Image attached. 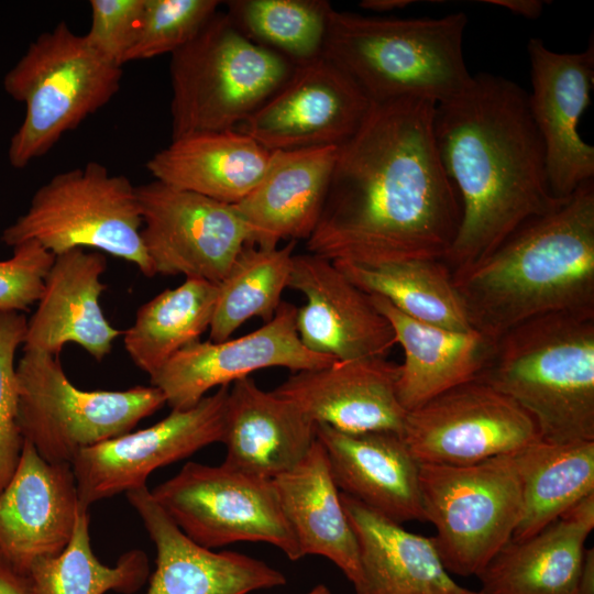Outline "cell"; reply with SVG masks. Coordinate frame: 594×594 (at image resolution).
<instances>
[{
	"mask_svg": "<svg viewBox=\"0 0 594 594\" xmlns=\"http://www.w3.org/2000/svg\"><path fill=\"white\" fill-rule=\"evenodd\" d=\"M369 295L387 299L408 317L449 330H471L452 272L443 260L415 258L378 265L332 262Z\"/></svg>",
	"mask_w": 594,
	"mask_h": 594,
	"instance_id": "cell-33",
	"label": "cell"
},
{
	"mask_svg": "<svg viewBox=\"0 0 594 594\" xmlns=\"http://www.w3.org/2000/svg\"><path fill=\"white\" fill-rule=\"evenodd\" d=\"M156 549V568L145 594H249L287 583L262 560L217 552L189 539L153 498L147 486L125 493Z\"/></svg>",
	"mask_w": 594,
	"mask_h": 594,
	"instance_id": "cell-21",
	"label": "cell"
},
{
	"mask_svg": "<svg viewBox=\"0 0 594 594\" xmlns=\"http://www.w3.org/2000/svg\"><path fill=\"white\" fill-rule=\"evenodd\" d=\"M398 365L385 356L334 361L293 373L274 392L315 424L346 433L403 436L407 410L397 397Z\"/></svg>",
	"mask_w": 594,
	"mask_h": 594,
	"instance_id": "cell-20",
	"label": "cell"
},
{
	"mask_svg": "<svg viewBox=\"0 0 594 594\" xmlns=\"http://www.w3.org/2000/svg\"><path fill=\"white\" fill-rule=\"evenodd\" d=\"M338 146L272 151L255 188L233 205L249 232V244L278 246L308 240L327 197Z\"/></svg>",
	"mask_w": 594,
	"mask_h": 594,
	"instance_id": "cell-24",
	"label": "cell"
},
{
	"mask_svg": "<svg viewBox=\"0 0 594 594\" xmlns=\"http://www.w3.org/2000/svg\"><path fill=\"white\" fill-rule=\"evenodd\" d=\"M227 14L251 41L295 66L323 55L332 4L326 0H230Z\"/></svg>",
	"mask_w": 594,
	"mask_h": 594,
	"instance_id": "cell-36",
	"label": "cell"
},
{
	"mask_svg": "<svg viewBox=\"0 0 594 594\" xmlns=\"http://www.w3.org/2000/svg\"><path fill=\"white\" fill-rule=\"evenodd\" d=\"M341 493L397 524L426 521L419 486L420 464L403 436L394 432L346 433L316 424Z\"/></svg>",
	"mask_w": 594,
	"mask_h": 594,
	"instance_id": "cell-23",
	"label": "cell"
},
{
	"mask_svg": "<svg viewBox=\"0 0 594 594\" xmlns=\"http://www.w3.org/2000/svg\"><path fill=\"white\" fill-rule=\"evenodd\" d=\"M272 481L302 558H327L354 585L360 576L358 541L320 442L316 439L301 462Z\"/></svg>",
	"mask_w": 594,
	"mask_h": 594,
	"instance_id": "cell-30",
	"label": "cell"
},
{
	"mask_svg": "<svg viewBox=\"0 0 594 594\" xmlns=\"http://www.w3.org/2000/svg\"><path fill=\"white\" fill-rule=\"evenodd\" d=\"M16 378L21 436L52 463L72 465L80 451L132 431L166 404L152 385L80 389L65 374L58 356L40 351L23 350Z\"/></svg>",
	"mask_w": 594,
	"mask_h": 594,
	"instance_id": "cell-9",
	"label": "cell"
},
{
	"mask_svg": "<svg viewBox=\"0 0 594 594\" xmlns=\"http://www.w3.org/2000/svg\"><path fill=\"white\" fill-rule=\"evenodd\" d=\"M452 277L471 328L494 340L540 316L594 315V182Z\"/></svg>",
	"mask_w": 594,
	"mask_h": 594,
	"instance_id": "cell-3",
	"label": "cell"
},
{
	"mask_svg": "<svg viewBox=\"0 0 594 594\" xmlns=\"http://www.w3.org/2000/svg\"><path fill=\"white\" fill-rule=\"evenodd\" d=\"M305 594H331V592L324 584H318Z\"/></svg>",
	"mask_w": 594,
	"mask_h": 594,
	"instance_id": "cell-45",
	"label": "cell"
},
{
	"mask_svg": "<svg viewBox=\"0 0 594 594\" xmlns=\"http://www.w3.org/2000/svg\"><path fill=\"white\" fill-rule=\"evenodd\" d=\"M70 464L52 463L23 440L16 469L0 492V554L26 573L67 546L79 509Z\"/></svg>",
	"mask_w": 594,
	"mask_h": 594,
	"instance_id": "cell-19",
	"label": "cell"
},
{
	"mask_svg": "<svg viewBox=\"0 0 594 594\" xmlns=\"http://www.w3.org/2000/svg\"><path fill=\"white\" fill-rule=\"evenodd\" d=\"M433 132L462 209L443 258L451 272L485 258L527 221L569 199L551 191L528 92L505 77L473 75L461 94L436 105Z\"/></svg>",
	"mask_w": 594,
	"mask_h": 594,
	"instance_id": "cell-2",
	"label": "cell"
},
{
	"mask_svg": "<svg viewBox=\"0 0 594 594\" xmlns=\"http://www.w3.org/2000/svg\"><path fill=\"white\" fill-rule=\"evenodd\" d=\"M217 0H144L139 33L125 63L173 54L219 10Z\"/></svg>",
	"mask_w": 594,
	"mask_h": 594,
	"instance_id": "cell-37",
	"label": "cell"
},
{
	"mask_svg": "<svg viewBox=\"0 0 594 594\" xmlns=\"http://www.w3.org/2000/svg\"><path fill=\"white\" fill-rule=\"evenodd\" d=\"M88 508L78 512L73 535L64 550L36 560L26 574L37 594H133L150 576L146 553L132 549L120 556L114 565H106L92 551Z\"/></svg>",
	"mask_w": 594,
	"mask_h": 594,
	"instance_id": "cell-35",
	"label": "cell"
},
{
	"mask_svg": "<svg viewBox=\"0 0 594 594\" xmlns=\"http://www.w3.org/2000/svg\"><path fill=\"white\" fill-rule=\"evenodd\" d=\"M0 594H37L29 575L0 554Z\"/></svg>",
	"mask_w": 594,
	"mask_h": 594,
	"instance_id": "cell-41",
	"label": "cell"
},
{
	"mask_svg": "<svg viewBox=\"0 0 594 594\" xmlns=\"http://www.w3.org/2000/svg\"><path fill=\"white\" fill-rule=\"evenodd\" d=\"M403 439L419 464L469 465L540 439L532 418L476 378L407 413Z\"/></svg>",
	"mask_w": 594,
	"mask_h": 594,
	"instance_id": "cell-12",
	"label": "cell"
},
{
	"mask_svg": "<svg viewBox=\"0 0 594 594\" xmlns=\"http://www.w3.org/2000/svg\"><path fill=\"white\" fill-rule=\"evenodd\" d=\"M229 386L187 409H172L145 429L80 451L72 462L80 506L146 485L152 472L221 442Z\"/></svg>",
	"mask_w": 594,
	"mask_h": 594,
	"instance_id": "cell-14",
	"label": "cell"
},
{
	"mask_svg": "<svg viewBox=\"0 0 594 594\" xmlns=\"http://www.w3.org/2000/svg\"><path fill=\"white\" fill-rule=\"evenodd\" d=\"M106 270L107 258L98 251L74 249L55 255L28 321L23 350L58 356L65 344L75 343L103 360L123 333L107 320L99 301L107 288L101 282Z\"/></svg>",
	"mask_w": 594,
	"mask_h": 594,
	"instance_id": "cell-22",
	"label": "cell"
},
{
	"mask_svg": "<svg viewBox=\"0 0 594 594\" xmlns=\"http://www.w3.org/2000/svg\"><path fill=\"white\" fill-rule=\"evenodd\" d=\"M141 229L136 187L128 177L88 162L42 185L1 240L12 248L35 241L54 255L74 249L108 253L153 277Z\"/></svg>",
	"mask_w": 594,
	"mask_h": 594,
	"instance_id": "cell-8",
	"label": "cell"
},
{
	"mask_svg": "<svg viewBox=\"0 0 594 594\" xmlns=\"http://www.w3.org/2000/svg\"><path fill=\"white\" fill-rule=\"evenodd\" d=\"M123 70L62 21L40 34L6 74L3 88L25 106L8 157L24 168L118 94Z\"/></svg>",
	"mask_w": 594,
	"mask_h": 594,
	"instance_id": "cell-7",
	"label": "cell"
},
{
	"mask_svg": "<svg viewBox=\"0 0 594 594\" xmlns=\"http://www.w3.org/2000/svg\"><path fill=\"white\" fill-rule=\"evenodd\" d=\"M419 486L449 573L477 575L512 540L522 507L513 454L469 465L420 464Z\"/></svg>",
	"mask_w": 594,
	"mask_h": 594,
	"instance_id": "cell-10",
	"label": "cell"
},
{
	"mask_svg": "<svg viewBox=\"0 0 594 594\" xmlns=\"http://www.w3.org/2000/svg\"><path fill=\"white\" fill-rule=\"evenodd\" d=\"M513 457L522 493L514 541L536 535L594 493V441L553 443L539 439Z\"/></svg>",
	"mask_w": 594,
	"mask_h": 594,
	"instance_id": "cell-31",
	"label": "cell"
},
{
	"mask_svg": "<svg viewBox=\"0 0 594 594\" xmlns=\"http://www.w3.org/2000/svg\"><path fill=\"white\" fill-rule=\"evenodd\" d=\"M372 101L327 56L295 66L288 79L238 130L268 151L340 146Z\"/></svg>",
	"mask_w": 594,
	"mask_h": 594,
	"instance_id": "cell-15",
	"label": "cell"
},
{
	"mask_svg": "<svg viewBox=\"0 0 594 594\" xmlns=\"http://www.w3.org/2000/svg\"><path fill=\"white\" fill-rule=\"evenodd\" d=\"M413 2L410 0H363L360 7L373 12H389L408 7Z\"/></svg>",
	"mask_w": 594,
	"mask_h": 594,
	"instance_id": "cell-44",
	"label": "cell"
},
{
	"mask_svg": "<svg viewBox=\"0 0 594 594\" xmlns=\"http://www.w3.org/2000/svg\"><path fill=\"white\" fill-rule=\"evenodd\" d=\"M340 496L359 547L355 594H482L450 576L432 537L410 532L349 495Z\"/></svg>",
	"mask_w": 594,
	"mask_h": 594,
	"instance_id": "cell-26",
	"label": "cell"
},
{
	"mask_svg": "<svg viewBox=\"0 0 594 594\" xmlns=\"http://www.w3.org/2000/svg\"><path fill=\"white\" fill-rule=\"evenodd\" d=\"M594 493L524 540H510L476 575L482 594H575Z\"/></svg>",
	"mask_w": 594,
	"mask_h": 594,
	"instance_id": "cell-27",
	"label": "cell"
},
{
	"mask_svg": "<svg viewBox=\"0 0 594 594\" xmlns=\"http://www.w3.org/2000/svg\"><path fill=\"white\" fill-rule=\"evenodd\" d=\"M484 2L503 7L527 19H537L543 9V2L539 0H484Z\"/></svg>",
	"mask_w": 594,
	"mask_h": 594,
	"instance_id": "cell-42",
	"label": "cell"
},
{
	"mask_svg": "<svg viewBox=\"0 0 594 594\" xmlns=\"http://www.w3.org/2000/svg\"><path fill=\"white\" fill-rule=\"evenodd\" d=\"M295 65L251 41L218 10L170 54L172 139L238 129L292 75Z\"/></svg>",
	"mask_w": 594,
	"mask_h": 594,
	"instance_id": "cell-6",
	"label": "cell"
},
{
	"mask_svg": "<svg viewBox=\"0 0 594 594\" xmlns=\"http://www.w3.org/2000/svg\"><path fill=\"white\" fill-rule=\"evenodd\" d=\"M28 320L21 312H0V492L20 460L23 438L18 425L19 392L14 358L24 343Z\"/></svg>",
	"mask_w": 594,
	"mask_h": 594,
	"instance_id": "cell-38",
	"label": "cell"
},
{
	"mask_svg": "<svg viewBox=\"0 0 594 594\" xmlns=\"http://www.w3.org/2000/svg\"><path fill=\"white\" fill-rule=\"evenodd\" d=\"M468 16L398 19L331 10L323 55L372 102H444L471 82L462 50Z\"/></svg>",
	"mask_w": 594,
	"mask_h": 594,
	"instance_id": "cell-5",
	"label": "cell"
},
{
	"mask_svg": "<svg viewBox=\"0 0 594 594\" xmlns=\"http://www.w3.org/2000/svg\"><path fill=\"white\" fill-rule=\"evenodd\" d=\"M477 378L519 405L541 440L594 441V315L549 314L514 327Z\"/></svg>",
	"mask_w": 594,
	"mask_h": 594,
	"instance_id": "cell-4",
	"label": "cell"
},
{
	"mask_svg": "<svg viewBox=\"0 0 594 594\" xmlns=\"http://www.w3.org/2000/svg\"><path fill=\"white\" fill-rule=\"evenodd\" d=\"M272 151L238 129L172 139L145 167L155 180L237 205L260 183Z\"/></svg>",
	"mask_w": 594,
	"mask_h": 594,
	"instance_id": "cell-29",
	"label": "cell"
},
{
	"mask_svg": "<svg viewBox=\"0 0 594 594\" xmlns=\"http://www.w3.org/2000/svg\"><path fill=\"white\" fill-rule=\"evenodd\" d=\"M54 257L37 242L26 241L0 261V312H21L38 301Z\"/></svg>",
	"mask_w": 594,
	"mask_h": 594,
	"instance_id": "cell-39",
	"label": "cell"
},
{
	"mask_svg": "<svg viewBox=\"0 0 594 594\" xmlns=\"http://www.w3.org/2000/svg\"><path fill=\"white\" fill-rule=\"evenodd\" d=\"M288 288L305 297L296 310V329L310 351L337 361L385 356L396 344L388 320L369 294L331 261L294 254Z\"/></svg>",
	"mask_w": 594,
	"mask_h": 594,
	"instance_id": "cell-18",
	"label": "cell"
},
{
	"mask_svg": "<svg viewBox=\"0 0 594 594\" xmlns=\"http://www.w3.org/2000/svg\"><path fill=\"white\" fill-rule=\"evenodd\" d=\"M575 594H594V549H585Z\"/></svg>",
	"mask_w": 594,
	"mask_h": 594,
	"instance_id": "cell-43",
	"label": "cell"
},
{
	"mask_svg": "<svg viewBox=\"0 0 594 594\" xmlns=\"http://www.w3.org/2000/svg\"><path fill=\"white\" fill-rule=\"evenodd\" d=\"M370 297L391 323L396 343L404 351L396 392L407 411L452 387L476 380L487 364L496 340L473 329L455 331L418 321L384 297Z\"/></svg>",
	"mask_w": 594,
	"mask_h": 594,
	"instance_id": "cell-28",
	"label": "cell"
},
{
	"mask_svg": "<svg viewBox=\"0 0 594 594\" xmlns=\"http://www.w3.org/2000/svg\"><path fill=\"white\" fill-rule=\"evenodd\" d=\"M218 283L185 278L139 307L133 323L123 331L125 352L148 376L183 348L209 330Z\"/></svg>",
	"mask_w": 594,
	"mask_h": 594,
	"instance_id": "cell-32",
	"label": "cell"
},
{
	"mask_svg": "<svg viewBox=\"0 0 594 594\" xmlns=\"http://www.w3.org/2000/svg\"><path fill=\"white\" fill-rule=\"evenodd\" d=\"M316 441V424L293 402L251 376L229 388L221 443L224 463L273 480L294 469Z\"/></svg>",
	"mask_w": 594,
	"mask_h": 594,
	"instance_id": "cell-25",
	"label": "cell"
},
{
	"mask_svg": "<svg viewBox=\"0 0 594 594\" xmlns=\"http://www.w3.org/2000/svg\"><path fill=\"white\" fill-rule=\"evenodd\" d=\"M527 52L532 87L529 108L543 142L549 185L558 199L565 200L594 177V147L578 130L591 103L594 42L591 38L580 53H558L531 37Z\"/></svg>",
	"mask_w": 594,
	"mask_h": 594,
	"instance_id": "cell-17",
	"label": "cell"
},
{
	"mask_svg": "<svg viewBox=\"0 0 594 594\" xmlns=\"http://www.w3.org/2000/svg\"><path fill=\"white\" fill-rule=\"evenodd\" d=\"M87 42L108 61L123 66L140 28L144 0H90Z\"/></svg>",
	"mask_w": 594,
	"mask_h": 594,
	"instance_id": "cell-40",
	"label": "cell"
},
{
	"mask_svg": "<svg viewBox=\"0 0 594 594\" xmlns=\"http://www.w3.org/2000/svg\"><path fill=\"white\" fill-rule=\"evenodd\" d=\"M151 494L175 525L205 548L265 542L292 561L302 558L270 479L224 462L190 461Z\"/></svg>",
	"mask_w": 594,
	"mask_h": 594,
	"instance_id": "cell-11",
	"label": "cell"
},
{
	"mask_svg": "<svg viewBox=\"0 0 594 594\" xmlns=\"http://www.w3.org/2000/svg\"><path fill=\"white\" fill-rule=\"evenodd\" d=\"M436 102H372L356 132L338 146L309 253L331 262L378 265L443 260L460 227L458 190L433 132Z\"/></svg>",
	"mask_w": 594,
	"mask_h": 594,
	"instance_id": "cell-1",
	"label": "cell"
},
{
	"mask_svg": "<svg viewBox=\"0 0 594 594\" xmlns=\"http://www.w3.org/2000/svg\"><path fill=\"white\" fill-rule=\"evenodd\" d=\"M296 310L295 305L283 300L270 321L245 336L190 343L150 376L151 385L162 392L170 409H187L212 388L229 386L258 370L284 367L295 373L337 361L301 343Z\"/></svg>",
	"mask_w": 594,
	"mask_h": 594,
	"instance_id": "cell-16",
	"label": "cell"
},
{
	"mask_svg": "<svg viewBox=\"0 0 594 594\" xmlns=\"http://www.w3.org/2000/svg\"><path fill=\"white\" fill-rule=\"evenodd\" d=\"M141 238L154 275L219 283L249 244L233 205L158 180L136 187Z\"/></svg>",
	"mask_w": 594,
	"mask_h": 594,
	"instance_id": "cell-13",
	"label": "cell"
},
{
	"mask_svg": "<svg viewBox=\"0 0 594 594\" xmlns=\"http://www.w3.org/2000/svg\"><path fill=\"white\" fill-rule=\"evenodd\" d=\"M296 241L283 246L245 245L218 283L210 340H227L251 318L270 321L282 304L293 270Z\"/></svg>",
	"mask_w": 594,
	"mask_h": 594,
	"instance_id": "cell-34",
	"label": "cell"
}]
</instances>
